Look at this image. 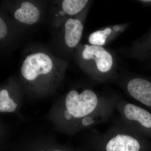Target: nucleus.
<instances>
[{
    "instance_id": "nucleus-14",
    "label": "nucleus",
    "mask_w": 151,
    "mask_h": 151,
    "mask_svg": "<svg viewBox=\"0 0 151 151\" xmlns=\"http://www.w3.org/2000/svg\"><path fill=\"white\" fill-rule=\"evenodd\" d=\"M142 1L145 2H151V0H146V1Z\"/></svg>"
},
{
    "instance_id": "nucleus-15",
    "label": "nucleus",
    "mask_w": 151,
    "mask_h": 151,
    "mask_svg": "<svg viewBox=\"0 0 151 151\" xmlns=\"http://www.w3.org/2000/svg\"><path fill=\"white\" fill-rule=\"evenodd\" d=\"M52 151H63L59 150H55Z\"/></svg>"
},
{
    "instance_id": "nucleus-5",
    "label": "nucleus",
    "mask_w": 151,
    "mask_h": 151,
    "mask_svg": "<svg viewBox=\"0 0 151 151\" xmlns=\"http://www.w3.org/2000/svg\"><path fill=\"white\" fill-rule=\"evenodd\" d=\"M82 57L84 59H94L97 69L101 72H107L113 65V58L111 54L98 45H85Z\"/></svg>"
},
{
    "instance_id": "nucleus-10",
    "label": "nucleus",
    "mask_w": 151,
    "mask_h": 151,
    "mask_svg": "<svg viewBox=\"0 0 151 151\" xmlns=\"http://www.w3.org/2000/svg\"><path fill=\"white\" fill-rule=\"evenodd\" d=\"M88 1L87 0H64L62 3L63 9L68 14L73 15L82 10Z\"/></svg>"
},
{
    "instance_id": "nucleus-1",
    "label": "nucleus",
    "mask_w": 151,
    "mask_h": 151,
    "mask_svg": "<svg viewBox=\"0 0 151 151\" xmlns=\"http://www.w3.org/2000/svg\"><path fill=\"white\" fill-rule=\"evenodd\" d=\"M115 103L101 100L94 92L85 89L70 91L57 111L56 119L68 130L76 132L107 120Z\"/></svg>"
},
{
    "instance_id": "nucleus-2",
    "label": "nucleus",
    "mask_w": 151,
    "mask_h": 151,
    "mask_svg": "<svg viewBox=\"0 0 151 151\" xmlns=\"http://www.w3.org/2000/svg\"><path fill=\"white\" fill-rule=\"evenodd\" d=\"M53 63L50 56L43 52H37L27 57L22 65V76L32 86L43 84V81L51 75Z\"/></svg>"
},
{
    "instance_id": "nucleus-4",
    "label": "nucleus",
    "mask_w": 151,
    "mask_h": 151,
    "mask_svg": "<svg viewBox=\"0 0 151 151\" xmlns=\"http://www.w3.org/2000/svg\"><path fill=\"white\" fill-rule=\"evenodd\" d=\"M116 127L103 135L108 139L106 151H139L141 145L138 139L139 134L123 125Z\"/></svg>"
},
{
    "instance_id": "nucleus-8",
    "label": "nucleus",
    "mask_w": 151,
    "mask_h": 151,
    "mask_svg": "<svg viewBox=\"0 0 151 151\" xmlns=\"http://www.w3.org/2000/svg\"><path fill=\"white\" fill-rule=\"evenodd\" d=\"M14 17L21 22L31 25L37 22L39 19L40 11L31 3L24 2L22 3L21 7L15 12Z\"/></svg>"
},
{
    "instance_id": "nucleus-11",
    "label": "nucleus",
    "mask_w": 151,
    "mask_h": 151,
    "mask_svg": "<svg viewBox=\"0 0 151 151\" xmlns=\"http://www.w3.org/2000/svg\"><path fill=\"white\" fill-rule=\"evenodd\" d=\"M111 33V29L109 28L103 30L98 31L92 33L89 37V43L94 45H103L105 43L106 38Z\"/></svg>"
},
{
    "instance_id": "nucleus-13",
    "label": "nucleus",
    "mask_w": 151,
    "mask_h": 151,
    "mask_svg": "<svg viewBox=\"0 0 151 151\" xmlns=\"http://www.w3.org/2000/svg\"><path fill=\"white\" fill-rule=\"evenodd\" d=\"M113 29H114L116 31H119V30H120V27L119 26L116 25L115 26H114V27H113Z\"/></svg>"
},
{
    "instance_id": "nucleus-12",
    "label": "nucleus",
    "mask_w": 151,
    "mask_h": 151,
    "mask_svg": "<svg viewBox=\"0 0 151 151\" xmlns=\"http://www.w3.org/2000/svg\"><path fill=\"white\" fill-rule=\"evenodd\" d=\"M7 33V28L5 23L3 19L0 18V39L3 38L6 35Z\"/></svg>"
},
{
    "instance_id": "nucleus-3",
    "label": "nucleus",
    "mask_w": 151,
    "mask_h": 151,
    "mask_svg": "<svg viewBox=\"0 0 151 151\" xmlns=\"http://www.w3.org/2000/svg\"><path fill=\"white\" fill-rule=\"evenodd\" d=\"M123 125L142 135L151 130V114L145 109L127 102L115 103Z\"/></svg>"
},
{
    "instance_id": "nucleus-6",
    "label": "nucleus",
    "mask_w": 151,
    "mask_h": 151,
    "mask_svg": "<svg viewBox=\"0 0 151 151\" xmlns=\"http://www.w3.org/2000/svg\"><path fill=\"white\" fill-rule=\"evenodd\" d=\"M127 90L133 98L148 107H151V83L146 79L135 78L128 83Z\"/></svg>"
},
{
    "instance_id": "nucleus-9",
    "label": "nucleus",
    "mask_w": 151,
    "mask_h": 151,
    "mask_svg": "<svg viewBox=\"0 0 151 151\" xmlns=\"http://www.w3.org/2000/svg\"><path fill=\"white\" fill-rule=\"evenodd\" d=\"M18 108V104L10 97L9 92L5 89L0 91V112L14 113Z\"/></svg>"
},
{
    "instance_id": "nucleus-7",
    "label": "nucleus",
    "mask_w": 151,
    "mask_h": 151,
    "mask_svg": "<svg viewBox=\"0 0 151 151\" xmlns=\"http://www.w3.org/2000/svg\"><path fill=\"white\" fill-rule=\"evenodd\" d=\"M83 26L81 22L77 19L68 20L65 25V43L70 47L76 46L81 37Z\"/></svg>"
}]
</instances>
